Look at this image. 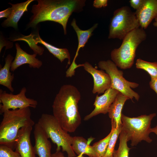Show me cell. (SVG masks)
Returning a JSON list of instances; mask_svg holds the SVG:
<instances>
[{
  "label": "cell",
  "instance_id": "6da1fadb",
  "mask_svg": "<svg viewBox=\"0 0 157 157\" xmlns=\"http://www.w3.org/2000/svg\"><path fill=\"white\" fill-rule=\"evenodd\" d=\"M38 3L33 5V15L27 25L28 28L35 27L40 22L52 21L63 27L64 34H67L66 27L72 13L83 10L84 0H37Z\"/></svg>",
  "mask_w": 157,
  "mask_h": 157
},
{
  "label": "cell",
  "instance_id": "7a4b0ae2",
  "mask_svg": "<svg viewBox=\"0 0 157 157\" xmlns=\"http://www.w3.org/2000/svg\"><path fill=\"white\" fill-rule=\"evenodd\" d=\"M81 98L80 92L75 86L65 84L61 87L54 99L53 115L67 132H74L81 124L78 107Z\"/></svg>",
  "mask_w": 157,
  "mask_h": 157
},
{
  "label": "cell",
  "instance_id": "3957f363",
  "mask_svg": "<svg viewBox=\"0 0 157 157\" xmlns=\"http://www.w3.org/2000/svg\"><path fill=\"white\" fill-rule=\"evenodd\" d=\"M0 124V145L15 149V144L19 131L22 128L33 126L29 107L5 111Z\"/></svg>",
  "mask_w": 157,
  "mask_h": 157
},
{
  "label": "cell",
  "instance_id": "277c9868",
  "mask_svg": "<svg viewBox=\"0 0 157 157\" xmlns=\"http://www.w3.org/2000/svg\"><path fill=\"white\" fill-rule=\"evenodd\" d=\"M147 35L141 28L134 29L123 39L120 47L113 49L110 53L111 59L117 67L125 69L133 65L136 49L147 38Z\"/></svg>",
  "mask_w": 157,
  "mask_h": 157
},
{
  "label": "cell",
  "instance_id": "5b68a950",
  "mask_svg": "<svg viewBox=\"0 0 157 157\" xmlns=\"http://www.w3.org/2000/svg\"><path fill=\"white\" fill-rule=\"evenodd\" d=\"M156 115V113H153L131 117L122 114V130L126 134L128 141H131V146H136L142 140L149 143L152 142L149 136L151 133V122Z\"/></svg>",
  "mask_w": 157,
  "mask_h": 157
},
{
  "label": "cell",
  "instance_id": "8992f818",
  "mask_svg": "<svg viewBox=\"0 0 157 157\" xmlns=\"http://www.w3.org/2000/svg\"><path fill=\"white\" fill-rule=\"evenodd\" d=\"M38 123L44 131L48 138L57 146L56 151L66 152L68 157H75L76 154L72 147L73 137L61 127L53 115L43 113Z\"/></svg>",
  "mask_w": 157,
  "mask_h": 157
},
{
  "label": "cell",
  "instance_id": "52a82bcc",
  "mask_svg": "<svg viewBox=\"0 0 157 157\" xmlns=\"http://www.w3.org/2000/svg\"><path fill=\"white\" fill-rule=\"evenodd\" d=\"M140 27L135 12L128 6H122L113 13L109 24L108 38L122 40L128 33Z\"/></svg>",
  "mask_w": 157,
  "mask_h": 157
},
{
  "label": "cell",
  "instance_id": "ba28073f",
  "mask_svg": "<svg viewBox=\"0 0 157 157\" xmlns=\"http://www.w3.org/2000/svg\"><path fill=\"white\" fill-rule=\"evenodd\" d=\"M99 68L105 71L109 76L111 81V88L116 90L133 101L134 98L138 101L139 94L132 90L138 87L139 84L126 80L123 76V72L119 70L115 64L110 60H102L99 62Z\"/></svg>",
  "mask_w": 157,
  "mask_h": 157
},
{
  "label": "cell",
  "instance_id": "9c48e42d",
  "mask_svg": "<svg viewBox=\"0 0 157 157\" xmlns=\"http://www.w3.org/2000/svg\"><path fill=\"white\" fill-rule=\"evenodd\" d=\"M26 89L24 87L16 94L8 93L5 91L0 90V113L3 114L7 110L22 109L27 107L35 108L38 105L36 100L27 97Z\"/></svg>",
  "mask_w": 157,
  "mask_h": 157
},
{
  "label": "cell",
  "instance_id": "30bf717a",
  "mask_svg": "<svg viewBox=\"0 0 157 157\" xmlns=\"http://www.w3.org/2000/svg\"><path fill=\"white\" fill-rule=\"evenodd\" d=\"M83 67L84 69L92 76L94 85L92 92L98 94L104 93L111 88V81L109 75L102 70H98L94 67L89 63L85 62L77 65V68Z\"/></svg>",
  "mask_w": 157,
  "mask_h": 157
},
{
  "label": "cell",
  "instance_id": "8fae6325",
  "mask_svg": "<svg viewBox=\"0 0 157 157\" xmlns=\"http://www.w3.org/2000/svg\"><path fill=\"white\" fill-rule=\"evenodd\" d=\"M119 92L117 90L110 88L102 95H97L94 103V109L85 117L84 120L87 121L100 114H105L108 113L111 105Z\"/></svg>",
  "mask_w": 157,
  "mask_h": 157
},
{
  "label": "cell",
  "instance_id": "7c38bea8",
  "mask_svg": "<svg viewBox=\"0 0 157 157\" xmlns=\"http://www.w3.org/2000/svg\"><path fill=\"white\" fill-rule=\"evenodd\" d=\"M33 126L22 128L19 131L15 144V149L21 157H36L30 135Z\"/></svg>",
  "mask_w": 157,
  "mask_h": 157
},
{
  "label": "cell",
  "instance_id": "4fadbf2b",
  "mask_svg": "<svg viewBox=\"0 0 157 157\" xmlns=\"http://www.w3.org/2000/svg\"><path fill=\"white\" fill-rule=\"evenodd\" d=\"M135 13L141 28H147L157 17V0H144L141 7Z\"/></svg>",
  "mask_w": 157,
  "mask_h": 157
},
{
  "label": "cell",
  "instance_id": "5bb4252c",
  "mask_svg": "<svg viewBox=\"0 0 157 157\" xmlns=\"http://www.w3.org/2000/svg\"><path fill=\"white\" fill-rule=\"evenodd\" d=\"M34 125L35 144L33 148L35 154L39 157H51V145L48 138L38 123Z\"/></svg>",
  "mask_w": 157,
  "mask_h": 157
},
{
  "label": "cell",
  "instance_id": "9a60e30c",
  "mask_svg": "<svg viewBox=\"0 0 157 157\" xmlns=\"http://www.w3.org/2000/svg\"><path fill=\"white\" fill-rule=\"evenodd\" d=\"M16 54L10 68V71L13 72L18 67L24 64H28L30 67L39 69L42 65V61L36 58L37 54L28 53L20 47L18 43L15 44Z\"/></svg>",
  "mask_w": 157,
  "mask_h": 157
},
{
  "label": "cell",
  "instance_id": "2e32d148",
  "mask_svg": "<svg viewBox=\"0 0 157 157\" xmlns=\"http://www.w3.org/2000/svg\"><path fill=\"white\" fill-rule=\"evenodd\" d=\"M34 0H28L25 2L13 4L8 3L12 6V11L9 17L1 23L4 28L12 27L16 29L18 28V23L24 13L28 11V7Z\"/></svg>",
  "mask_w": 157,
  "mask_h": 157
},
{
  "label": "cell",
  "instance_id": "e0dca14e",
  "mask_svg": "<svg viewBox=\"0 0 157 157\" xmlns=\"http://www.w3.org/2000/svg\"><path fill=\"white\" fill-rule=\"evenodd\" d=\"M130 99L119 92L111 105L108 112L111 119V128H117L122 126V111L126 101Z\"/></svg>",
  "mask_w": 157,
  "mask_h": 157
},
{
  "label": "cell",
  "instance_id": "ac0fdd59",
  "mask_svg": "<svg viewBox=\"0 0 157 157\" xmlns=\"http://www.w3.org/2000/svg\"><path fill=\"white\" fill-rule=\"evenodd\" d=\"M14 58L11 55H8L4 66L0 69V84L7 88L12 92L14 91L12 85L14 76L10 72V68Z\"/></svg>",
  "mask_w": 157,
  "mask_h": 157
},
{
  "label": "cell",
  "instance_id": "d6986e66",
  "mask_svg": "<svg viewBox=\"0 0 157 157\" xmlns=\"http://www.w3.org/2000/svg\"><path fill=\"white\" fill-rule=\"evenodd\" d=\"M71 25L76 33L78 41V45L76 54L71 64L72 65L75 66L76 64L75 62V60L78 54L80 49L81 48H83L85 46L89 39L92 35V32L97 27L98 24H95L90 28L88 30H83L78 26L76 23V20L74 19L71 23Z\"/></svg>",
  "mask_w": 157,
  "mask_h": 157
},
{
  "label": "cell",
  "instance_id": "ffe728a7",
  "mask_svg": "<svg viewBox=\"0 0 157 157\" xmlns=\"http://www.w3.org/2000/svg\"><path fill=\"white\" fill-rule=\"evenodd\" d=\"M90 142H88L82 137H73L72 149L78 156L83 154L87 155L89 157H96L92 146L89 144Z\"/></svg>",
  "mask_w": 157,
  "mask_h": 157
},
{
  "label": "cell",
  "instance_id": "44dd1931",
  "mask_svg": "<svg viewBox=\"0 0 157 157\" xmlns=\"http://www.w3.org/2000/svg\"><path fill=\"white\" fill-rule=\"evenodd\" d=\"M35 43H40L43 45L50 53L62 63L64 60H68V64H70V56L68 50L66 48H59L56 47L43 40L38 35L35 39Z\"/></svg>",
  "mask_w": 157,
  "mask_h": 157
},
{
  "label": "cell",
  "instance_id": "7402d4cb",
  "mask_svg": "<svg viewBox=\"0 0 157 157\" xmlns=\"http://www.w3.org/2000/svg\"><path fill=\"white\" fill-rule=\"evenodd\" d=\"M119 147L115 150L113 157H129V152L131 148L127 146V139L125 133L122 130L119 135Z\"/></svg>",
  "mask_w": 157,
  "mask_h": 157
},
{
  "label": "cell",
  "instance_id": "603a6c76",
  "mask_svg": "<svg viewBox=\"0 0 157 157\" xmlns=\"http://www.w3.org/2000/svg\"><path fill=\"white\" fill-rule=\"evenodd\" d=\"M113 131V129L111 128L110 132L106 137L96 142L92 146L96 157H103L105 155Z\"/></svg>",
  "mask_w": 157,
  "mask_h": 157
},
{
  "label": "cell",
  "instance_id": "cb8c5ba5",
  "mask_svg": "<svg viewBox=\"0 0 157 157\" xmlns=\"http://www.w3.org/2000/svg\"><path fill=\"white\" fill-rule=\"evenodd\" d=\"M136 67L147 72L151 78H157V62H151L138 59L135 63Z\"/></svg>",
  "mask_w": 157,
  "mask_h": 157
},
{
  "label": "cell",
  "instance_id": "d4e9b609",
  "mask_svg": "<svg viewBox=\"0 0 157 157\" xmlns=\"http://www.w3.org/2000/svg\"><path fill=\"white\" fill-rule=\"evenodd\" d=\"M111 128L113 129V133L109 140L106 152L103 157H113L117 139L122 130V126L117 128Z\"/></svg>",
  "mask_w": 157,
  "mask_h": 157
},
{
  "label": "cell",
  "instance_id": "484cf974",
  "mask_svg": "<svg viewBox=\"0 0 157 157\" xmlns=\"http://www.w3.org/2000/svg\"><path fill=\"white\" fill-rule=\"evenodd\" d=\"M0 157H21L16 151L3 145H0Z\"/></svg>",
  "mask_w": 157,
  "mask_h": 157
},
{
  "label": "cell",
  "instance_id": "4316f807",
  "mask_svg": "<svg viewBox=\"0 0 157 157\" xmlns=\"http://www.w3.org/2000/svg\"><path fill=\"white\" fill-rule=\"evenodd\" d=\"M144 1V0H130L129 2L131 7L137 10L141 7Z\"/></svg>",
  "mask_w": 157,
  "mask_h": 157
},
{
  "label": "cell",
  "instance_id": "83f0119b",
  "mask_svg": "<svg viewBox=\"0 0 157 157\" xmlns=\"http://www.w3.org/2000/svg\"><path fill=\"white\" fill-rule=\"evenodd\" d=\"M107 0H95L93 3V6L97 8L105 7L107 6Z\"/></svg>",
  "mask_w": 157,
  "mask_h": 157
},
{
  "label": "cell",
  "instance_id": "f1b7e54d",
  "mask_svg": "<svg viewBox=\"0 0 157 157\" xmlns=\"http://www.w3.org/2000/svg\"><path fill=\"white\" fill-rule=\"evenodd\" d=\"M11 7H9L6 9L0 11V18L5 17L8 18L10 16L11 13Z\"/></svg>",
  "mask_w": 157,
  "mask_h": 157
},
{
  "label": "cell",
  "instance_id": "f546056e",
  "mask_svg": "<svg viewBox=\"0 0 157 157\" xmlns=\"http://www.w3.org/2000/svg\"><path fill=\"white\" fill-rule=\"evenodd\" d=\"M149 84L150 88L157 94V78H151Z\"/></svg>",
  "mask_w": 157,
  "mask_h": 157
},
{
  "label": "cell",
  "instance_id": "4dcf8cb0",
  "mask_svg": "<svg viewBox=\"0 0 157 157\" xmlns=\"http://www.w3.org/2000/svg\"><path fill=\"white\" fill-rule=\"evenodd\" d=\"M51 157H65L64 154L60 151H56L54 153L51 154ZM76 157H83V154H81Z\"/></svg>",
  "mask_w": 157,
  "mask_h": 157
},
{
  "label": "cell",
  "instance_id": "1f68e13d",
  "mask_svg": "<svg viewBox=\"0 0 157 157\" xmlns=\"http://www.w3.org/2000/svg\"><path fill=\"white\" fill-rule=\"evenodd\" d=\"M151 132L154 133L157 135V126L151 128Z\"/></svg>",
  "mask_w": 157,
  "mask_h": 157
},
{
  "label": "cell",
  "instance_id": "d6a6232c",
  "mask_svg": "<svg viewBox=\"0 0 157 157\" xmlns=\"http://www.w3.org/2000/svg\"><path fill=\"white\" fill-rule=\"evenodd\" d=\"M153 25L157 27V17L155 19V21L153 23Z\"/></svg>",
  "mask_w": 157,
  "mask_h": 157
}]
</instances>
